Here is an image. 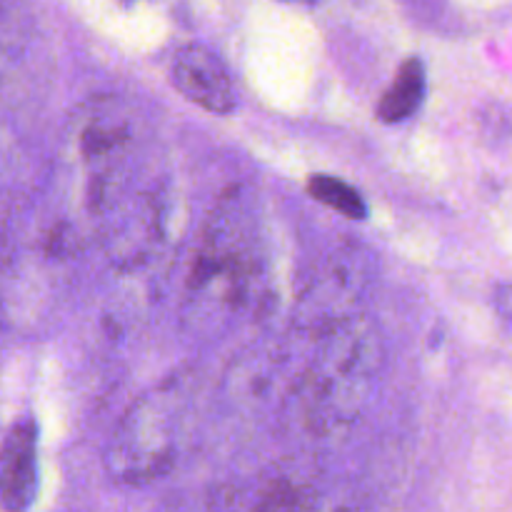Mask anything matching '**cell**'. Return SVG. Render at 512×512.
<instances>
[{
    "label": "cell",
    "mask_w": 512,
    "mask_h": 512,
    "mask_svg": "<svg viewBox=\"0 0 512 512\" xmlns=\"http://www.w3.org/2000/svg\"><path fill=\"white\" fill-rule=\"evenodd\" d=\"M263 245L253 205L243 193L228 195L205 228L185 288V318L203 333L228 328L258 293Z\"/></svg>",
    "instance_id": "1"
},
{
    "label": "cell",
    "mask_w": 512,
    "mask_h": 512,
    "mask_svg": "<svg viewBox=\"0 0 512 512\" xmlns=\"http://www.w3.org/2000/svg\"><path fill=\"white\" fill-rule=\"evenodd\" d=\"M383 343L368 320L350 318L325 330L298 388L303 423L315 435L350 428L375 390Z\"/></svg>",
    "instance_id": "2"
},
{
    "label": "cell",
    "mask_w": 512,
    "mask_h": 512,
    "mask_svg": "<svg viewBox=\"0 0 512 512\" xmlns=\"http://www.w3.org/2000/svg\"><path fill=\"white\" fill-rule=\"evenodd\" d=\"M195 385L190 375H170L140 395L105 448V470L118 485H150L178 460L190 430Z\"/></svg>",
    "instance_id": "3"
},
{
    "label": "cell",
    "mask_w": 512,
    "mask_h": 512,
    "mask_svg": "<svg viewBox=\"0 0 512 512\" xmlns=\"http://www.w3.org/2000/svg\"><path fill=\"white\" fill-rule=\"evenodd\" d=\"M368 285V265L363 253L335 250L310 275L295 305V325L300 330H330L353 318L358 300Z\"/></svg>",
    "instance_id": "4"
},
{
    "label": "cell",
    "mask_w": 512,
    "mask_h": 512,
    "mask_svg": "<svg viewBox=\"0 0 512 512\" xmlns=\"http://www.w3.org/2000/svg\"><path fill=\"white\" fill-rule=\"evenodd\" d=\"M170 80L190 103L213 115H228L238 105V93L228 65L218 53L200 43L183 45L173 55Z\"/></svg>",
    "instance_id": "5"
},
{
    "label": "cell",
    "mask_w": 512,
    "mask_h": 512,
    "mask_svg": "<svg viewBox=\"0 0 512 512\" xmlns=\"http://www.w3.org/2000/svg\"><path fill=\"white\" fill-rule=\"evenodd\" d=\"M38 425L23 418L0 443V508L28 510L38 498Z\"/></svg>",
    "instance_id": "6"
},
{
    "label": "cell",
    "mask_w": 512,
    "mask_h": 512,
    "mask_svg": "<svg viewBox=\"0 0 512 512\" xmlns=\"http://www.w3.org/2000/svg\"><path fill=\"white\" fill-rule=\"evenodd\" d=\"M425 90H428L425 63L420 58H408L380 98L378 118L383 123H403V120L413 118L423 105Z\"/></svg>",
    "instance_id": "7"
},
{
    "label": "cell",
    "mask_w": 512,
    "mask_h": 512,
    "mask_svg": "<svg viewBox=\"0 0 512 512\" xmlns=\"http://www.w3.org/2000/svg\"><path fill=\"white\" fill-rule=\"evenodd\" d=\"M310 198H315L318 203H323L325 208L335 210V213L345 215L350 220H365L368 218V203L363 200V195L348 185L345 180L333 178V175H313L308 183Z\"/></svg>",
    "instance_id": "8"
},
{
    "label": "cell",
    "mask_w": 512,
    "mask_h": 512,
    "mask_svg": "<svg viewBox=\"0 0 512 512\" xmlns=\"http://www.w3.org/2000/svg\"><path fill=\"white\" fill-rule=\"evenodd\" d=\"M18 65V48L0 38V108L8 103L10 93H13L15 78H18Z\"/></svg>",
    "instance_id": "9"
},
{
    "label": "cell",
    "mask_w": 512,
    "mask_h": 512,
    "mask_svg": "<svg viewBox=\"0 0 512 512\" xmlns=\"http://www.w3.org/2000/svg\"><path fill=\"white\" fill-rule=\"evenodd\" d=\"M498 310L503 313V318H508L512 323V288H500L498 290Z\"/></svg>",
    "instance_id": "10"
}]
</instances>
